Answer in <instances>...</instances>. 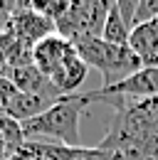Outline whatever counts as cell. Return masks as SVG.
Segmentation results:
<instances>
[{
    "mask_svg": "<svg viewBox=\"0 0 158 160\" xmlns=\"http://www.w3.org/2000/svg\"><path fill=\"white\" fill-rule=\"evenodd\" d=\"M87 103L79 99V94L62 96L57 103H52L45 113L22 123V133L27 140L37 143H59L79 148V121L87 113Z\"/></svg>",
    "mask_w": 158,
    "mask_h": 160,
    "instance_id": "7a4b0ae2",
    "label": "cell"
},
{
    "mask_svg": "<svg viewBox=\"0 0 158 160\" xmlns=\"http://www.w3.org/2000/svg\"><path fill=\"white\" fill-rule=\"evenodd\" d=\"M10 158V153H8V145H5V140L0 136V160H8Z\"/></svg>",
    "mask_w": 158,
    "mask_h": 160,
    "instance_id": "ac0fdd59",
    "label": "cell"
},
{
    "mask_svg": "<svg viewBox=\"0 0 158 160\" xmlns=\"http://www.w3.org/2000/svg\"><path fill=\"white\" fill-rule=\"evenodd\" d=\"M77 54L87 62V67L97 69L101 74V86H114L118 81L129 79L131 74H136L138 69H143L141 59L136 52H131V47H116L111 42L101 40V37H82L72 42Z\"/></svg>",
    "mask_w": 158,
    "mask_h": 160,
    "instance_id": "3957f363",
    "label": "cell"
},
{
    "mask_svg": "<svg viewBox=\"0 0 158 160\" xmlns=\"http://www.w3.org/2000/svg\"><path fill=\"white\" fill-rule=\"evenodd\" d=\"M5 30H8L20 44L35 49L42 40H47L50 35L57 32V25L30 8V10H22L18 15H13V18L8 20V25H5Z\"/></svg>",
    "mask_w": 158,
    "mask_h": 160,
    "instance_id": "5b68a950",
    "label": "cell"
},
{
    "mask_svg": "<svg viewBox=\"0 0 158 160\" xmlns=\"http://www.w3.org/2000/svg\"><path fill=\"white\" fill-rule=\"evenodd\" d=\"M87 74H89V67H87V62L82 59L79 54H74V57H72V59L67 62V64L59 69L57 74L50 79V84L55 86V91H57L59 96H72V94L77 91L79 86L84 84Z\"/></svg>",
    "mask_w": 158,
    "mask_h": 160,
    "instance_id": "8fae6325",
    "label": "cell"
},
{
    "mask_svg": "<svg viewBox=\"0 0 158 160\" xmlns=\"http://www.w3.org/2000/svg\"><path fill=\"white\" fill-rule=\"evenodd\" d=\"M52 103H57V99L15 91V94H13V99L5 103L3 113H5V116H10V118H15V121H20V123H25V121H30V118H35V116H40V113H45Z\"/></svg>",
    "mask_w": 158,
    "mask_h": 160,
    "instance_id": "30bf717a",
    "label": "cell"
},
{
    "mask_svg": "<svg viewBox=\"0 0 158 160\" xmlns=\"http://www.w3.org/2000/svg\"><path fill=\"white\" fill-rule=\"evenodd\" d=\"M156 20H158V0H141L136 8V15H134V27Z\"/></svg>",
    "mask_w": 158,
    "mask_h": 160,
    "instance_id": "9a60e30c",
    "label": "cell"
},
{
    "mask_svg": "<svg viewBox=\"0 0 158 160\" xmlns=\"http://www.w3.org/2000/svg\"><path fill=\"white\" fill-rule=\"evenodd\" d=\"M3 30H5V27H3V25H0V32H3Z\"/></svg>",
    "mask_w": 158,
    "mask_h": 160,
    "instance_id": "ffe728a7",
    "label": "cell"
},
{
    "mask_svg": "<svg viewBox=\"0 0 158 160\" xmlns=\"http://www.w3.org/2000/svg\"><path fill=\"white\" fill-rule=\"evenodd\" d=\"M8 160H32V158H30V155H27L25 150H20V153H15L13 158H8Z\"/></svg>",
    "mask_w": 158,
    "mask_h": 160,
    "instance_id": "d6986e66",
    "label": "cell"
},
{
    "mask_svg": "<svg viewBox=\"0 0 158 160\" xmlns=\"http://www.w3.org/2000/svg\"><path fill=\"white\" fill-rule=\"evenodd\" d=\"M97 148L109 160H158V96L118 108Z\"/></svg>",
    "mask_w": 158,
    "mask_h": 160,
    "instance_id": "6da1fadb",
    "label": "cell"
},
{
    "mask_svg": "<svg viewBox=\"0 0 158 160\" xmlns=\"http://www.w3.org/2000/svg\"><path fill=\"white\" fill-rule=\"evenodd\" d=\"M18 89H15V84L8 79V77H0V113H3V108H5V103L13 99V94H15Z\"/></svg>",
    "mask_w": 158,
    "mask_h": 160,
    "instance_id": "e0dca14e",
    "label": "cell"
},
{
    "mask_svg": "<svg viewBox=\"0 0 158 160\" xmlns=\"http://www.w3.org/2000/svg\"><path fill=\"white\" fill-rule=\"evenodd\" d=\"M10 81L15 84V89L22 91V94H37V96H50V99H62L55 86L50 84V79L35 67V62L25 64V67H18L13 74H10Z\"/></svg>",
    "mask_w": 158,
    "mask_h": 160,
    "instance_id": "9c48e42d",
    "label": "cell"
},
{
    "mask_svg": "<svg viewBox=\"0 0 158 160\" xmlns=\"http://www.w3.org/2000/svg\"><path fill=\"white\" fill-rule=\"evenodd\" d=\"M129 35H131V27L126 25V20L118 15L116 5H114V10H111L109 18H106L104 32H101V40L111 42V44H116V47H126V44H129Z\"/></svg>",
    "mask_w": 158,
    "mask_h": 160,
    "instance_id": "4fadbf2b",
    "label": "cell"
},
{
    "mask_svg": "<svg viewBox=\"0 0 158 160\" xmlns=\"http://www.w3.org/2000/svg\"><path fill=\"white\" fill-rule=\"evenodd\" d=\"M138 2H141V0H116V10H118V15L126 20V25H129L131 30H134V15H136Z\"/></svg>",
    "mask_w": 158,
    "mask_h": 160,
    "instance_id": "2e32d148",
    "label": "cell"
},
{
    "mask_svg": "<svg viewBox=\"0 0 158 160\" xmlns=\"http://www.w3.org/2000/svg\"><path fill=\"white\" fill-rule=\"evenodd\" d=\"M129 47L143 67H158V20L136 25L129 35Z\"/></svg>",
    "mask_w": 158,
    "mask_h": 160,
    "instance_id": "ba28073f",
    "label": "cell"
},
{
    "mask_svg": "<svg viewBox=\"0 0 158 160\" xmlns=\"http://www.w3.org/2000/svg\"><path fill=\"white\" fill-rule=\"evenodd\" d=\"M67 8H69V0H32V10L52 22H57L67 12Z\"/></svg>",
    "mask_w": 158,
    "mask_h": 160,
    "instance_id": "5bb4252c",
    "label": "cell"
},
{
    "mask_svg": "<svg viewBox=\"0 0 158 160\" xmlns=\"http://www.w3.org/2000/svg\"><path fill=\"white\" fill-rule=\"evenodd\" d=\"M158 96V67H143L136 74H131L129 79L118 81L114 86H99L94 91L79 94V99L87 106L92 103H109L114 108H124L134 101L143 99H156Z\"/></svg>",
    "mask_w": 158,
    "mask_h": 160,
    "instance_id": "277c9868",
    "label": "cell"
},
{
    "mask_svg": "<svg viewBox=\"0 0 158 160\" xmlns=\"http://www.w3.org/2000/svg\"><path fill=\"white\" fill-rule=\"evenodd\" d=\"M92 10H94V0H69L67 12L55 22L57 35L69 42L92 37Z\"/></svg>",
    "mask_w": 158,
    "mask_h": 160,
    "instance_id": "52a82bcc",
    "label": "cell"
},
{
    "mask_svg": "<svg viewBox=\"0 0 158 160\" xmlns=\"http://www.w3.org/2000/svg\"><path fill=\"white\" fill-rule=\"evenodd\" d=\"M74 54H77L74 44L69 40H64V37H59L57 32H55V35H50L47 40H42L37 47L32 49V62H35V67H37L47 79H52Z\"/></svg>",
    "mask_w": 158,
    "mask_h": 160,
    "instance_id": "8992f818",
    "label": "cell"
},
{
    "mask_svg": "<svg viewBox=\"0 0 158 160\" xmlns=\"http://www.w3.org/2000/svg\"><path fill=\"white\" fill-rule=\"evenodd\" d=\"M0 136L5 140V145H8V153H10V158L20 153L22 148H25V133H22V123L15 118H10V116H5V113H0Z\"/></svg>",
    "mask_w": 158,
    "mask_h": 160,
    "instance_id": "7c38bea8",
    "label": "cell"
}]
</instances>
